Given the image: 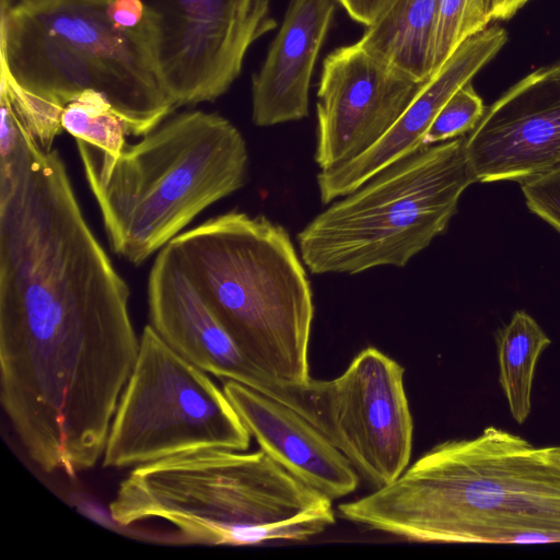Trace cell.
I'll use <instances>...</instances> for the list:
<instances>
[{"label": "cell", "instance_id": "277c9868", "mask_svg": "<svg viewBox=\"0 0 560 560\" xmlns=\"http://www.w3.org/2000/svg\"><path fill=\"white\" fill-rule=\"evenodd\" d=\"M241 352L275 383L311 381L313 293L289 233L265 215L232 210L168 244Z\"/></svg>", "mask_w": 560, "mask_h": 560}, {"label": "cell", "instance_id": "4fadbf2b", "mask_svg": "<svg viewBox=\"0 0 560 560\" xmlns=\"http://www.w3.org/2000/svg\"><path fill=\"white\" fill-rule=\"evenodd\" d=\"M506 42L508 33L500 26H488L463 42L380 141L357 159L320 171L317 185L322 203L347 196L386 166L424 147L425 132L443 105L471 82Z\"/></svg>", "mask_w": 560, "mask_h": 560}, {"label": "cell", "instance_id": "5b68a950", "mask_svg": "<svg viewBox=\"0 0 560 560\" xmlns=\"http://www.w3.org/2000/svg\"><path fill=\"white\" fill-rule=\"evenodd\" d=\"M110 0H40L1 10L0 69L20 86L62 106L95 90L130 136L143 137L175 109L140 25L116 26Z\"/></svg>", "mask_w": 560, "mask_h": 560}, {"label": "cell", "instance_id": "cb8c5ba5", "mask_svg": "<svg viewBox=\"0 0 560 560\" xmlns=\"http://www.w3.org/2000/svg\"><path fill=\"white\" fill-rule=\"evenodd\" d=\"M107 13L116 26L131 30L141 24L144 7L141 0H110Z\"/></svg>", "mask_w": 560, "mask_h": 560}, {"label": "cell", "instance_id": "8992f818", "mask_svg": "<svg viewBox=\"0 0 560 560\" xmlns=\"http://www.w3.org/2000/svg\"><path fill=\"white\" fill-rule=\"evenodd\" d=\"M465 136L422 147L317 214L298 234L315 275L404 267L443 234L476 183Z\"/></svg>", "mask_w": 560, "mask_h": 560}, {"label": "cell", "instance_id": "7a4b0ae2", "mask_svg": "<svg viewBox=\"0 0 560 560\" xmlns=\"http://www.w3.org/2000/svg\"><path fill=\"white\" fill-rule=\"evenodd\" d=\"M108 511L122 527L166 525L164 540L184 545L305 541L336 522L331 499L261 448H200L133 467Z\"/></svg>", "mask_w": 560, "mask_h": 560}, {"label": "cell", "instance_id": "ba28073f", "mask_svg": "<svg viewBox=\"0 0 560 560\" xmlns=\"http://www.w3.org/2000/svg\"><path fill=\"white\" fill-rule=\"evenodd\" d=\"M141 1L140 28L175 108L224 95L250 46L277 27L270 0Z\"/></svg>", "mask_w": 560, "mask_h": 560}, {"label": "cell", "instance_id": "5bb4252c", "mask_svg": "<svg viewBox=\"0 0 560 560\" xmlns=\"http://www.w3.org/2000/svg\"><path fill=\"white\" fill-rule=\"evenodd\" d=\"M222 388L260 448L291 475L332 501L357 490L359 474L302 413L235 381Z\"/></svg>", "mask_w": 560, "mask_h": 560}, {"label": "cell", "instance_id": "603a6c76", "mask_svg": "<svg viewBox=\"0 0 560 560\" xmlns=\"http://www.w3.org/2000/svg\"><path fill=\"white\" fill-rule=\"evenodd\" d=\"M396 0H338L348 15L368 27L377 21Z\"/></svg>", "mask_w": 560, "mask_h": 560}, {"label": "cell", "instance_id": "7402d4cb", "mask_svg": "<svg viewBox=\"0 0 560 560\" xmlns=\"http://www.w3.org/2000/svg\"><path fill=\"white\" fill-rule=\"evenodd\" d=\"M527 208L560 233V166L521 184Z\"/></svg>", "mask_w": 560, "mask_h": 560}, {"label": "cell", "instance_id": "6da1fadb", "mask_svg": "<svg viewBox=\"0 0 560 560\" xmlns=\"http://www.w3.org/2000/svg\"><path fill=\"white\" fill-rule=\"evenodd\" d=\"M338 512L409 541L560 544V446L489 425L436 444L394 482Z\"/></svg>", "mask_w": 560, "mask_h": 560}, {"label": "cell", "instance_id": "3957f363", "mask_svg": "<svg viewBox=\"0 0 560 560\" xmlns=\"http://www.w3.org/2000/svg\"><path fill=\"white\" fill-rule=\"evenodd\" d=\"M75 141L108 244L135 266L247 178L245 139L217 113L189 110L168 117L117 156Z\"/></svg>", "mask_w": 560, "mask_h": 560}, {"label": "cell", "instance_id": "9c48e42d", "mask_svg": "<svg viewBox=\"0 0 560 560\" xmlns=\"http://www.w3.org/2000/svg\"><path fill=\"white\" fill-rule=\"evenodd\" d=\"M404 374L397 361L368 347L339 376L299 388L303 416L374 489L394 482L410 460L413 422Z\"/></svg>", "mask_w": 560, "mask_h": 560}, {"label": "cell", "instance_id": "ffe728a7", "mask_svg": "<svg viewBox=\"0 0 560 560\" xmlns=\"http://www.w3.org/2000/svg\"><path fill=\"white\" fill-rule=\"evenodd\" d=\"M0 86L5 89L32 138L44 151H51L56 138L63 131L61 117L65 106L20 86L3 70Z\"/></svg>", "mask_w": 560, "mask_h": 560}, {"label": "cell", "instance_id": "52a82bcc", "mask_svg": "<svg viewBox=\"0 0 560 560\" xmlns=\"http://www.w3.org/2000/svg\"><path fill=\"white\" fill-rule=\"evenodd\" d=\"M250 433L223 388L148 324L102 458L128 468L200 448L247 451Z\"/></svg>", "mask_w": 560, "mask_h": 560}, {"label": "cell", "instance_id": "30bf717a", "mask_svg": "<svg viewBox=\"0 0 560 560\" xmlns=\"http://www.w3.org/2000/svg\"><path fill=\"white\" fill-rule=\"evenodd\" d=\"M427 81H417L358 42L326 56L316 103L315 162L320 170L348 163L396 124Z\"/></svg>", "mask_w": 560, "mask_h": 560}, {"label": "cell", "instance_id": "7c38bea8", "mask_svg": "<svg viewBox=\"0 0 560 560\" xmlns=\"http://www.w3.org/2000/svg\"><path fill=\"white\" fill-rule=\"evenodd\" d=\"M147 294L150 325L177 353L223 382L249 386L302 413L298 388L275 383L241 352L168 245L151 266Z\"/></svg>", "mask_w": 560, "mask_h": 560}, {"label": "cell", "instance_id": "d4e9b609", "mask_svg": "<svg viewBox=\"0 0 560 560\" xmlns=\"http://www.w3.org/2000/svg\"><path fill=\"white\" fill-rule=\"evenodd\" d=\"M13 0H1V10H8L14 4H12Z\"/></svg>", "mask_w": 560, "mask_h": 560}, {"label": "cell", "instance_id": "9a60e30c", "mask_svg": "<svg viewBox=\"0 0 560 560\" xmlns=\"http://www.w3.org/2000/svg\"><path fill=\"white\" fill-rule=\"evenodd\" d=\"M338 0H290L260 69L252 79V119L258 127L308 115L313 71Z\"/></svg>", "mask_w": 560, "mask_h": 560}, {"label": "cell", "instance_id": "2e32d148", "mask_svg": "<svg viewBox=\"0 0 560 560\" xmlns=\"http://www.w3.org/2000/svg\"><path fill=\"white\" fill-rule=\"evenodd\" d=\"M441 0H396L358 43L389 66L413 78L432 77V50Z\"/></svg>", "mask_w": 560, "mask_h": 560}, {"label": "cell", "instance_id": "44dd1931", "mask_svg": "<svg viewBox=\"0 0 560 560\" xmlns=\"http://www.w3.org/2000/svg\"><path fill=\"white\" fill-rule=\"evenodd\" d=\"M486 107L471 82L457 90L443 105L423 138V145L448 141L470 132Z\"/></svg>", "mask_w": 560, "mask_h": 560}, {"label": "cell", "instance_id": "e0dca14e", "mask_svg": "<svg viewBox=\"0 0 560 560\" xmlns=\"http://www.w3.org/2000/svg\"><path fill=\"white\" fill-rule=\"evenodd\" d=\"M550 343V338L525 311L514 312L510 322L495 332L499 383L518 424L530 413L537 361Z\"/></svg>", "mask_w": 560, "mask_h": 560}, {"label": "cell", "instance_id": "8fae6325", "mask_svg": "<svg viewBox=\"0 0 560 560\" xmlns=\"http://www.w3.org/2000/svg\"><path fill=\"white\" fill-rule=\"evenodd\" d=\"M476 182H517L560 166V60L511 86L465 138Z\"/></svg>", "mask_w": 560, "mask_h": 560}, {"label": "cell", "instance_id": "ac0fdd59", "mask_svg": "<svg viewBox=\"0 0 560 560\" xmlns=\"http://www.w3.org/2000/svg\"><path fill=\"white\" fill-rule=\"evenodd\" d=\"M63 130L106 153L117 156L128 144L129 131L108 100L95 90L83 91L62 112Z\"/></svg>", "mask_w": 560, "mask_h": 560}, {"label": "cell", "instance_id": "484cf974", "mask_svg": "<svg viewBox=\"0 0 560 560\" xmlns=\"http://www.w3.org/2000/svg\"><path fill=\"white\" fill-rule=\"evenodd\" d=\"M37 1H40V0H20V2H23V3H34Z\"/></svg>", "mask_w": 560, "mask_h": 560}, {"label": "cell", "instance_id": "d6986e66", "mask_svg": "<svg viewBox=\"0 0 560 560\" xmlns=\"http://www.w3.org/2000/svg\"><path fill=\"white\" fill-rule=\"evenodd\" d=\"M491 22L488 0H441L432 50V75L470 36Z\"/></svg>", "mask_w": 560, "mask_h": 560}]
</instances>
